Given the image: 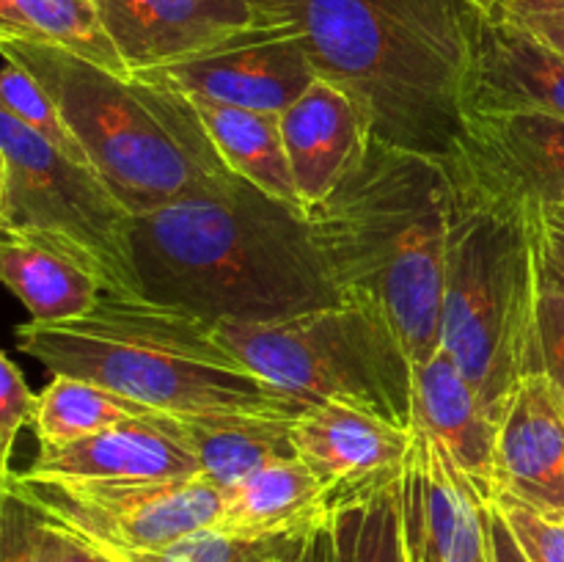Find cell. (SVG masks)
Returning a JSON list of instances; mask_svg holds the SVG:
<instances>
[{
    "instance_id": "6da1fadb",
    "label": "cell",
    "mask_w": 564,
    "mask_h": 562,
    "mask_svg": "<svg viewBox=\"0 0 564 562\" xmlns=\"http://www.w3.org/2000/svg\"><path fill=\"white\" fill-rule=\"evenodd\" d=\"M290 22L317 77L345 88L369 136L446 160L477 102L485 0H259Z\"/></svg>"
},
{
    "instance_id": "7a4b0ae2",
    "label": "cell",
    "mask_w": 564,
    "mask_h": 562,
    "mask_svg": "<svg viewBox=\"0 0 564 562\" xmlns=\"http://www.w3.org/2000/svg\"><path fill=\"white\" fill-rule=\"evenodd\" d=\"M143 298L198 317L279 320L339 303L306 213L237 176L132 218Z\"/></svg>"
},
{
    "instance_id": "3957f363",
    "label": "cell",
    "mask_w": 564,
    "mask_h": 562,
    "mask_svg": "<svg viewBox=\"0 0 564 562\" xmlns=\"http://www.w3.org/2000/svg\"><path fill=\"white\" fill-rule=\"evenodd\" d=\"M308 229L341 301L378 317L411 364L441 347L446 163L369 136Z\"/></svg>"
},
{
    "instance_id": "277c9868",
    "label": "cell",
    "mask_w": 564,
    "mask_h": 562,
    "mask_svg": "<svg viewBox=\"0 0 564 562\" xmlns=\"http://www.w3.org/2000/svg\"><path fill=\"white\" fill-rule=\"evenodd\" d=\"M17 347L53 375L91 380L160 413L295 419L308 402L246 367L213 323L180 306L105 292L88 314L25 323Z\"/></svg>"
},
{
    "instance_id": "5b68a950",
    "label": "cell",
    "mask_w": 564,
    "mask_h": 562,
    "mask_svg": "<svg viewBox=\"0 0 564 562\" xmlns=\"http://www.w3.org/2000/svg\"><path fill=\"white\" fill-rule=\"evenodd\" d=\"M446 163V253L441 347L501 424L534 372L538 246L529 204L490 185L460 152Z\"/></svg>"
},
{
    "instance_id": "8992f818",
    "label": "cell",
    "mask_w": 564,
    "mask_h": 562,
    "mask_svg": "<svg viewBox=\"0 0 564 562\" xmlns=\"http://www.w3.org/2000/svg\"><path fill=\"white\" fill-rule=\"evenodd\" d=\"M64 114L88 163L132 215L237 180L182 94L121 77L66 50L0 42Z\"/></svg>"
},
{
    "instance_id": "52a82bcc",
    "label": "cell",
    "mask_w": 564,
    "mask_h": 562,
    "mask_svg": "<svg viewBox=\"0 0 564 562\" xmlns=\"http://www.w3.org/2000/svg\"><path fill=\"white\" fill-rule=\"evenodd\" d=\"M215 336L259 378L308 402H345L413 428V364L397 336L356 303L279 320H218Z\"/></svg>"
},
{
    "instance_id": "ba28073f",
    "label": "cell",
    "mask_w": 564,
    "mask_h": 562,
    "mask_svg": "<svg viewBox=\"0 0 564 562\" xmlns=\"http://www.w3.org/2000/svg\"><path fill=\"white\" fill-rule=\"evenodd\" d=\"M135 215L97 171L75 163L0 110V226L80 262L108 295H143L132 251Z\"/></svg>"
},
{
    "instance_id": "9c48e42d",
    "label": "cell",
    "mask_w": 564,
    "mask_h": 562,
    "mask_svg": "<svg viewBox=\"0 0 564 562\" xmlns=\"http://www.w3.org/2000/svg\"><path fill=\"white\" fill-rule=\"evenodd\" d=\"M44 523L119 562H147L154 551L215 527L224 494L198 479H66L3 474Z\"/></svg>"
},
{
    "instance_id": "30bf717a",
    "label": "cell",
    "mask_w": 564,
    "mask_h": 562,
    "mask_svg": "<svg viewBox=\"0 0 564 562\" xmlns=\"http://www.w3.org/2000/svg\"><path fill=\"white\" fill-rule=\"evenodd\" d=\"M132 77L182 97L284 114L317 80V72L295 28L275 17L270 25L242 33L207 53L138 69Z\"/></svg>"
},
{
    "instance_id": "8fae6325",
    "label": "cell",
    "mask_w": 564,
    "mask_h": 562,
    "mask_svg": "<svg viewBox=\"0 0 564 562\" xmlns=\"http://www.w3.org/2000/svg\"><path fill=\"white\" fill-rule=\"evenodd\" d=\"M400 505L408 562H494L490 501L419 424L400 472Z\"/></svg>"
},
{
    "instance_id": "7c38bea8",
    "label": "cell",
    "mask_w": 564,
    "mask_h": 562,
    "mask_svg": "<svg viewBox=\"0 0 564 562\" xmlns=\"http://www.w3.org/2000/svg\"><path fill=\"white\" fill-rule=\"evenodd\" d=\"M130 72L174 64L270 25L259 0H94Z\"/></svg>"
},
{
    "instance_id": "4fadbf2b",
    "label": "cell",
    "mask_w": 564,
    "mask_h": 562,
    "mask_svg": "<svg viewBox=\"0 0 564 562\" xmlns=\"http://www.w3.org/2000/svg\"><path fill=\"white\" fill-rule=\"evenodd\" d=\"M457 152L527 204H564V119L534 108H474Z\"/></svg>"
},
{
    "instance_id": "5bb4252c",
    "label": "cell",
    "mask_w": 564,
    "mask_h": 562,
    "mask_svg": "<svg viewBox=\"0 0 564 562\" xmlns=\"http://www.w3.org/2000/svg\"><path fill=\"white\" fill-rule=\"evenodd\" d=\"M494 499L564 518V395L545 372L527 375L501 417Z\"/></svg>"
},
{
    "instance_id": "9a60e30c",
    "label": "cell",
    "mask_w": 564,
    "mask_h": 562,
    "mask_svg": "<svg viewBox=\"0 0 564 562\" xmlns=\"http://www.w3.org/2000/svg\"><path fill=\"white\" fill-rule=\"evenodd\" d=\"M292 441L297 457L330 494H347L397 477L411 450L413 428H397L345 402H314L292 419Z\"/></svg>"
},
{
    "instance_id": "2e32d148",
    "label": "cell",
    "mask_w": 564,
    "mask_h": 562,
    "mask_svg": "<svg viewBox=\"0 0 564 562\" xmlns=\"http://www.w3.org/2000/svg\"><path fill=\"white\" fill-rule=\"evenodd\" d=\"M39 477L66 479H198L196 455L171 430L165 413L113 424L88 439L39 446L28 468Z\"/></svg>"
},
{
    "instance_id": "e0dca14e",
    "label": "cell",
    "mask_w": 564,
    "mask_h": 562,
    "mask_svg": "<svg viewBox=\"0 0 564 562\" xmlns=\"http://www.w3.org/2000/svg\"><path fill=\"white\" fill-rule=\"evenodd\" d=\"M286 158L303 209L323 202L345 176L369 138V125L356 99L336 83L317 77L281 114Z\"/></svg>"
},
{
    "instance_id": "ac0fdd59",
    "label": "cell",
    "mask_w": 564,
    "mask_h": 562,
    "mask_svg": "<svg viewBox=\"0 0 564 562\" xmlns=\"http://www.w3.org/2000/svg\"><path fill=\"white\" fill-rule=\"evenodd\" d=\"M413 424L433 433L485 499L494 501L501 424L444 347L413 367Z\"/></svg>"
},
{
    "instance_id": "d6986e66",
    "label": "cell",
    "mask_w": 564,
    "mask_h": 562,
    "mask_svg": "<svg viewBox=\"0 0 564 562\" xmlns=\"http://www.w3.org/2000/svg\"><path fill=\"white\" fill-rule=\"evenodd\" d=\"M286 562H408L400 474L330 494L325 510L292 540Z\"/></svg>"
},
{
    "instance_id": "ffe728a7",
    "label": "cell",
    "mask_w": 564,
    "mask_h": 562,
    "mask_svg": "<svg viewBox=\"0 0 564 562\" xmlns=\"http://www.w3.org/2000/svg\"><path fill=\"white\" fill-rule=\"evenodd\" d=\"M328 485L301 461H279L226 490L215 529L253 543H279L306 532L328 505Z\"/></svg>"
},
{
    "instance_id": "44dd1931",
    "label": "cell",
    "mask_w": 564,
    "mask_h": 562,
    "mask_svg": "<svg viewBox=\"0 0 564 562\" xmlns=\"http://www.w3.org/2000/svg\"><path fill=\"white\" fill-rule=\"evenodd\" d=\"M165 419L196 455L204 483L215 485L220 494L237 488L251 474L273 463L297 457L292 419L246 417V413H213V417L165 413Z\"/></svg>"
},
{
    "instance_id": "7402d4cb",
    "label": "cell",
    "mask_w": 564,
    "mask_h": 562,
    "mask_svg": "<svg viewBox=\"0 0 564 562\" xmlns=\"http://www.w3.org/2000/svg\"><path fill=\"white\" fill-rule=\"evenodd\" d=\"M474 108H534L564 119V55L490 14Z\"/></svg>"
},
{
    "instance_id": "603a6c76",
    "label": "cell",
    "mask_w": 564,
    "mask_h": 562,
    "mask_svg": "<svg viewBox=\"0 0 564 562\" xmlns=\"http://www.w3.org/2000/svg\"><path fill=\"white\" fill-rule=\"evenodd\" d=\"M185 99L196 110L209 143L231 174L306 213L297 196L290 158H286L281 114L235 108V105H218L196 97Z\"/></svg>"
},
{
    "instance_id": "cb8c5ba5",
    "label": "cell",
    "mask_w": 564,
    "mask_h": 562,
    "mask_svg": "<svg viewBox=\"0 0 564 562\" xmlns=\"http://www.w3.org/2000/svg\"><path fill=\"white\" fill-rule=\"evenodd\" d=\"M0 275L33 323L83 317L105 295L97 275L88 273L80 262L28 237L3 235Z\"/></svg>"
},
{
    "instance_id": "d4e9b609",
    "label": "cell",
    "mask_w": 564,
    "mask_h": 562,
    "mask_svg": "<svg viewBox=\"0 0 564 562\" xmlns=\"http://www.w3.org/2000/svg\"><path fill=\"white\" fill-rule=\"evenodd\" d=\"M0 42L47 44L132 77L94 0H0Z\"/></svg>"
},
{
    "instance_id": "484cf974",
    "label": "cell",
    "mask_w": 564,
    "mask_h": 562,
    "mask_svg": "<svg viewBox=\"0 0 564 562\" xmlns=\"http://www.w3.org/2000/svg\"><path fill=\"white\" fill-rule=\"evenodd\" d=\"M154 413L160 411H152L143 402L130 400V397L91 383V380L53 375V380L39 395L33 430H36L39 446H61L102 433L113 424L149 419Z\"/></svg>"
},
{
    "instance_id": "4316f807",
    "label": "cell",
    "mask_w": 564,
    "mask_h": 562,
    "mask_svg": "<svg viewBox=\"0 0 564 562\" xmlns=\"http://www.w3.org/2000/svg\"><path fill=\"white\" fill-rule=\"evenodd\" d=\"M0 110H9V114L17 116L22 125L31 127L39 138H44L50 147H55L61 154L75 160V163L91 169L80 141H77L75 132L69 130L64 114H61V108L55 105V99L50 97L47 88L33 77V72L28 69V66H22L20 61L9 53H3Z\"/></svg>"
},
{
    "instance_id": "83f0119b",
    "label": "cell",
    "mask_w": 564,
    "mask_h": 562,
    "mask_svg": "<svg viewBox=\"0 0 564 562\" xmlns=\"http://www.w3.org/2000/svg\"><path fill=\"white\" fill-rule=\"evenodd\" d=\"M292 540H279V543H253V540H240L224 534L220 529L207 527L176 543L165 545L163 551H154L147 562H259L264 556H284L290 551Z\"/></svg>"
},
{
    "instance_id": "f1b7e54d",
    "label": "cell",
    "mask_w": 564,
    "mask_h": 562,
    "mask_svg": "<svg viewBox=\"0 0 564 562\" xmlns=\"http://www.w3.org/2000/svg\"><path fill=\"white\" fill-rule=\"evenodd\" d=\"M490 505L501 512L529 562H564V518L543 516L512 499H494Z\"/></svg>"
},
{
    "instance_id": "f546056e",
    "label": "cell",
    "mask_w": 564,
    "mask_h": 562,
    "mask_svg": "<svg viewBox=\"0 0 564 562\" xmlns=\"http://www.w3.org/2000/svg\"><path fill=\"white\" fill-rule=\"evenodd\" d=\"M39 395H33L22 369L9 356H0V444H3V474L11 472V450L25 424H33Z\"/></svg>"
},
{
    "instance_id": "4dcf8cb0",
    "label": "cell",
    "mask_w": 564,
    "mask_h": 562,
    "mask_svg": "<svg viewBox=\"0 0 564 562\" xmlns=\"http://www.w3.org/2000/svg\"><path fill=\"white\" fill-rule=\"evenodd\" d=\"M534 372L549 375L564 395V290L540 287Z\"/></svg>"
},
{
    "instance_id": "1f68e13d",
    "label": "cell",
    "mask_w": 564,
    "mask_h": 562,
    "mask_svg": "<svg viewBox=\"0 0 564 562\" xmlns=\"http://www.w3.org/2000/svg\"><path fill=\"white\" fill-rule=\"evenodd\" d=\"M543 290H564V204H529Z\"/></svg>"
},
{
    "instance_id": "d6a6232c",
    "label": "cell",
    "mask_w": 564,
    "mask_h": 562,
    "mask_svg": "<svg viewBox=\"0 0 564 562\" xmlns=\"http://www.w3.org/2000/svg\"><path fill=\"white\" fill-rule=\"evenodd\" d=\"M39 521L36 512L17 494L3 490L0 496V551L3 562H44L39 549Z\"/></svg>"
},
{
    "instance_id": "836d02e7",
    "label": "cell",
    "mask_w": 564,
    "mask_h": 562,
    "mask_svg": "<svg viewBox=\"0 0 564 562\" xmlns=\"http://www.w3.org/2000/svg\"><path fill=\"white\" fill-rule=\"evenodd\" d=\"M494 14L564 55V0H490Z\"/></svg>"
},
{
    "instance_id": "e575fe53",
    "label": "cell",
    "mask_w": 564,
    "mask_h": 562,
    "mask_svg": "<svg viewBox=\"0 0 564 562\" xmlns=\"http://www.w3.org/2000/svg\"><path fill=\"white\" fill-rule=\"evenodd\" d=\"M39 549H42L44 562H119L105 554V551L94 549V545L83 543V540L72 538V534L61 532V529L50 527L44 521L39 527Z\"/></svg>"
},
{
    "instance_id": "d590c367",
    "label": "cell",
    "mask_w": 564,
    "mask_h": 562,
    "mask_svg": "<svg viewBox=\"0 0 564 562\" xmlns=\"http://www.w3.org/2000/svg\"><path fill=\"white\" fill-rule=\"evenodd\" d=\"M490 540H494V562H529L494 505H490Z\"/></svg>"
},
{
    "instance_id": "8d00e7d4",
    "label": "cell",
    "mask_w": 564,
    "mask_h": 562,
    "mask_svg": "<svg viewBox=\"0 0 564 562\" xmlns=\"http://www.w3.org/2000/svg\"><path fill=\"white\" fill-rule=\"evenodd\" d=\"M259 562H286L284 556H264V560H259Z\"/></svg>"
},
{
    "instance_id": "74e56055",
    "label": "cell",
    "mask_w": 564,
    "mask_h": 562,
    "mask_svg": "<svg viewBox=\"0 0 564 562\" xmlns=\"http://www.w3.org/2000/svg\"><path fill=\"white\" fill-rule=\"evenodd\" d=\"M485 3H488V0H485ZM490 6V3H488ZM490 9H494V6H490Z\"/></svg>"
},
{
    "instance_id": "f35d334b",
    "label": "cell",
    "mask_w": 564,
    "mask_h": 562,
    "mask_svg": "<svg viewBox=\"0 0 564 562\" xmlns=\"http://www.w3.org/2000/svg\"><path fill=\"white\" fill-rule=\"evenodd\" d=\"M488 3H490V0H488Z\"/></svg>"
}]
</instances>
